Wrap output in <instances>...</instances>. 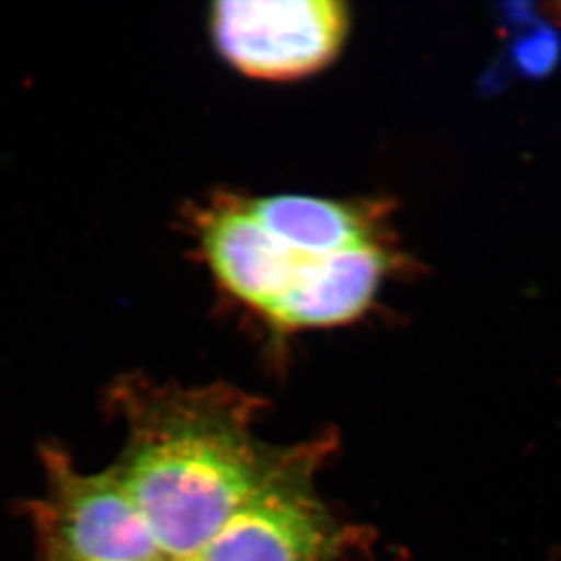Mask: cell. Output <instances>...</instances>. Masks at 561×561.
<instances>
[{
  "mask_svg": "<svg viewBox=\"0 0 561 561\" xmlns=\"http://www.w3.org/2000/svg\"><path fill=\"white\" fill-rule=\"evenodd\" d=\"M110 398L127 427L115 466L165 560L201 552L289 455L254 435L259 398L228 383L126 376Z\"/></svg>",
  "mask_w": 561,
  "mask_h": 561,
  "instance_id": "6da1fadb",
  "label": "cell"
},
{
  "mask_svg": "<svg viewBox=\"0 0 561 561\" xmlns=\"http://www.w3.org/2000/svg\"><path fill=\"white\" fill-rule=\"evenodd\" d=\"M334 436L291 445L280 469L251 496L193 561H339L358 536L336 519L314 478Z\"/></svg>",
  "mask_w": 561,
  "mask_h": 561,
  "instance_id": "7a4b0ae2",
  "label": "cell"
},
{
  "mask_svg": "<svg viewBox=\"0 0 561 561\" xmlns=\"http://www.w3.org/2000/svg\"><path fill=\"white\" fill-rule=\"evenodd\" d=\"M46 493L30 502L46 561H168L127 494L117 466L82 472L59 447H43Z\"/></svg>",
  "mask_w": 561,
  "mask_h": 561,
  "instance_id": "3957f363",
  "label": "cell"
},
{
  "mask_svg": "<svg viewBox=\"0 0 561 561\" xmlns=\"http://www.w3.org/2000/svg\"><path fill=\"white\" fill-rule=\"evenodd\" d=\"M190 222L218 286L267 323L336 256H314L282 242L254 217L248 196L234 193H215L193 207Z\"/></svg>",
  "mask_w": 561,
  "mask_h": 561,
  "instance_id": "277c9868",
  "label": "cell"
},
{
  "mask_svg": "<svg viewBox=\"0 0 561 561\" xmlns=\"http://www.w3.org/2000/svg\"><path fill=\"white\" fill-rule=\"evenodd\" d=\"M347 30V8L336 0L218 2L211 11L220 55L262 80L302 79L328 68Z\"/></svg>",
  "mask_w": 561,
  "mask_h": 561,
  "instance_id": "5b68a950",
  "label": "cell"
},
{
  "mask_svg": "<svg viewBox=\"0 0 561 561\" xmlns=\"http://www.w3.org/2000/svg\"><path fill=\"white\" fill-rule=\"evenodd\" d=\"M251 211L271 233L295 250L331 256L364 245L386 244L383 213L375 204H350L320 196L275 195L250 198Z\"/></svg>",
  "mask_w": 561,
  "mask_h": 561,
  "instance_id": "8992f818",
  "label": "cell"
},
{
  "mask_svg": "<svg viewBox=\"0 0 561 561\" xmlns=\"http://www.w3.org/2000/svg\"><path fill=\"white\" fill-rule=\"evenodd\" d=\"M168 561H193V560H168Z\"/></svg>",
  "mask_w": 561,
  "mask_h": 561,
  "instance_id": "52a82bcc",
  "label": "cell"
}]
</instances>
